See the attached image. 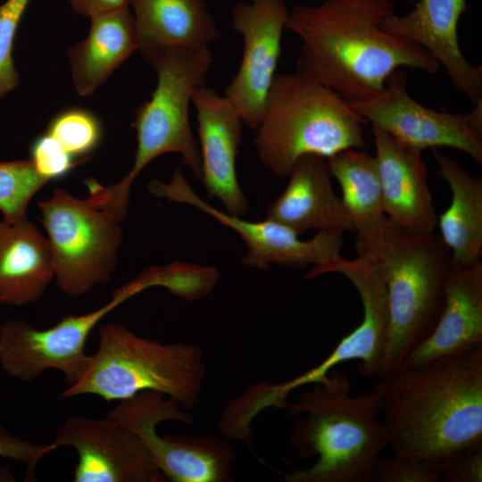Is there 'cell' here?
Listing matches in <instances>:
<instances>
[{"label": "cell", "mask_w": 482, "mask_h": 482, "mask_svg": "<svg viewBox=\"0 0 482 482\" xmlns=\"http://www.w3.org/2000/svg\"><path fill=\"white\" fill-rule=\"evenodd\" d=\"M393 0H325L288 11L286 29L302 41L297 72L349 103L371 97L400 68L435 73L436 60L417 44L383 29Z\"/></svg>", "instance_id": "cell-1"}, {"label": "cell", "mask_w": 482, "mask_h": 482, "mask_svg": "<svg viewBox=\"0 0 482 482\" xmlns=\"http://www.w3.org/2000/svg\"><path fill=\"white\" fill-rule=\"evenodd\" d=\"M381 415L396 456L438 465L482 447V347L378 378Z\"/></svg>", "instance_id": "cell-2"}, {"label": "cell", "mask_w": 482, "mask_h": 482, "mask_svg": "<svg viewBox=\"0 0 482 482\" xmlns=\"http://www.w3.org/2000/svg\"><path fill=\"white\" fill-rule=\"evenodd\" d=\"M287 403L289 415H303L293 427L290 445L302 459L316 458L304 470L284 475L285 482H371L375 463L389 446L378 417L382 399L373 386L351 395L346 376L336 368L320 382Z\"/></svg>", "instance_id": "cell-3"}, {"label": "cell", "mask_w": 482, "mask_h": 482, "mask_svg": "<svg viewBox=\"0 0 482 482\" xmlns=\"http://www.w3.org/2000/svg\"><path fill=\"white\" fill-rule=\"evenodd\" d=\"M156 71L157 83L149 100L135 111L132 126L137 132V150L129 172L117 184L102 187L86 180L88 203L119 221L127 215L130 187L137 175L158 156L178 153L183 163L200 180L202 163L198 142L189 122V106L195 89L205 85L212 54L205 47H166L141 54Z\"/></svg>", "instance_id": "cell-4"}, {"label": "cell", "mask_w": 482, "mask_h": 482, "mask_svg": "<svg viewBox=\"0 0 482 482\" xmlns=\"http://www.w3.org/2000/svg\"><path fill=\"white\" fill-rule=\"evenodd\" d=\"M355 247L357 254L378 259L386 286L389 327L381 378L401 369L435 328L445 304L451 251L435 231L406 229L388 219L375 237Z\"/></svg>", "instance_id": "cell-5"}, {"label": "cell", "mask_w": 482, "mask_h": 482, "mask_svg": "<svg viewBox=\"0 0 482 482\" xmlns=\"http://www.w3.org/2000/svg\"><path fill=\"white\" fill-rule=\"evenodd\" d=\"M366 121L349 102L297 71L277 73L253 143L264 166L287 177L298 159L366 147Z\"/></svg>", "instance_id": "cell-6"}, {"label": "cell", "mask_w": 482, "mask_h": 482, "mask_svg": "<svg viewBox=\"0 0 482 482\" xmlns=\"http://www.w3.org/2000/svg\"><path fill=\"white\" fill-rule=\"evenodd\" d=\"M97 351L62 398L97 395L122 401L154 391L176 401L182 409L196 406L206 377L202 349L191 343L163 344L138 336L120 322L99 328Z\"/></svg>", "instance_id": "cell-7"}, {"label": "cell", "mask_w": 482, "mask_h": 482, "mask_svg": "<svg viewBox=\"0 0 482 482\" xmlns=\"http://www.w3.org/2000/svg\"><path fill=\"white\" fill-rule=\"evenodd\" d=\"M52 251L58 287L71 297L106 282L116 268L122 239L119 220L87 199L56 188L38 204Z\"/></svg>", "instance_id": "cell-8"}, {"label": "cell", "mask_w": 482, "mask_h": 482, "mask_svg": "<svg viewBox=\"0 0 482 482\" xmlns=\"http://www.w3.org/2000/svg\"><path fill=\"white\" fill-rule=\"evenodd\" d=\"M136 432L161 472L173 482H227L237 459L235 449L214 436H160L156 425L174 420L195 424L194 417L163 394L145 391L119 401L107 414Z\"/></svg>", "instance_id": "cell-9"}, {"label": "cell", "mask_w": 482, "mask_h": 482, "mask_svg": "<svg viewBox=\"0 0 482 482\" xmlns=\"http://www.w3.org/2000/svg\"><path fill=\"white\" fill-rule=\"evenodd\" d=\"M327 273L341 274L353 284L362 301V320L320 363L294 378L270 384V395L278 403H286L288 395L302 386L323 381L337 365L349 361H359L358 370L363 376H378L389 327L387 292L380 262L370 253L357 254L353 260L339 255L313 266L305 278Z\"/></svg>", "instance_id": "cell-10"}, {"label": "cell", "mask_w": 482, "mask_h": 482, "mask_svg": "<svg viewBox=\"0 0 482 482\" xmlns=\"http://www.w3.org/2000/svg\"><path fill=\"white\" fill-rule=\"evenodd\" d=\"M408 75L396 70L386 79L378 94L349 103L371 126L396 141L422 152L451 147L482 163V99L470 112L453 113L428 108L414 100L407 90Z\"/></svg>", "instance_id": "cell-11"}, {"label": "cell", "mask_w": 482, "mask_h": 482, "mask_svg": "<svg viewBox=\"0 0 482 482\" xmlns=\"http://www.w3.org/2000/svg\"><path fill=\"white\" fill-rule=\"evenodd\" d=\"M136 289L126 284L115 290L100 308L80 315H69L45 329L25 320H11L0 326V366L12 378L29 382L43 372H62L68 386L83 374L89 355L85 352L88 336L96 324Z\"/></svg>", "instance_id": "cell-12"}, {"label": "cell", "mask_w": 482, "mask_h": 482, "mask_svg": "<svg viewBox=\"0 0 482 482\" xmlns=\"http://www.w3.org/2000/svg\"><path fill=\"white\" fill-rule=\"evenodd\" d=\"M148 190L157 197L192 205L236 231L246 246L242 259L246 266L260 270H267L270 264L293 268L319 266L341 255L343 232L319 230L312 238L302 240L297 233L272 220L249 221L222 212L197 195L179 168L168 183L150 181Z\"/></svg>", "instance_id": "cell-13"}, {"label": "cell", "mask_w": 482, "mask_h": 482, "mask_svg": "<svg viewBox=\"0 0 482 482\" xmlns=\"http://www.w3.org/2000/svg\"><path fill=\"white\" fill-rule=\"evenodd\" d=\"M288 11L284 0L238 2L231 11V26L242 36L244 48L224 96L250 129H256L260 124L277 74Z\"/></svg>", "instance_id": "cell-14"}, {"label": "cell", "mask_w": 482, "mask_h": 482, "mask_svg": "<svg viewBox=\"0 0 482 482\" xmlns=\"http://www.w3.org/2000/svg\"><path fill=\"white\" fill-rule=\"evenodd\" d=\"M53 444L56 449L76 450L75 482L167 481L143 439L110 416H71L57 430Z\"/></svg>", "instance_id": "cell-15"}, {"label": "cell", "mask_w": 482, "mask_h": 482, "mask_svg": "<svg viewBox=\"0 0 482 482\" xmlns=\"http://www.w3.org/2000/svg\"><path fill=\"white\" fill-rule=\"evenodd\" d=\"M192 104L199 137L200 181L208 195L224 205L226 212L242 217L249 212V202L239 186L236 169L243 120L224 96L205 85L195 89Z\"/></svg>", "instance_id": "cell-16"}, {"label": "cell", "mask_w": 482, "mask_h": 482, "mask_svg": "<svg viewBox=\"0 0 482 482\" xmlns=\"http://www.w3.org/2000/svg\"><path fill=\"white\" fill-rule=\"evenodd\" d=\"M466 9V0H419L406 14L388 16L383 29L428 51L474 105L482 99V66L470 63L460 47L458 24Z\"/></svg>", "instance_id": "cell-17"}, {"label": "cell", "mask_w": 482, "mask_h": 482, "mask_svg": "<svg viewBox=\"0 0 482 482\" xmlns=\"http://www.w3.org/2000/svg\"><path fill=\"white\" fill-rule=\"evenodd\" d=\"M482 347V262H450L445 304L430 335L406 357L415 367L467 355Z\"/></svg>", "instance_id": "cell-18"}, {"label": "cell", "mask_w": 482, "mask_h": 482, "mask_svg": "<svg viewBox=\"0 0 482 482\" xmlns=\"http://www.w3.org/2000/svg\"><path fill=\"white\" fill-rule=\"evenodd\" d=\"M383 210L395 225L414 231H435L437 215L422 152L371 126Z\"/></svg>", "instance_id": "cell-19"}, {"label": "cell", "mask_w": 482, "mask_h": 482, "mask_svg": "<svg viewBox=\"0 0 482 482\" xmlns=\"http://www.w3.org/2000/svg\"><path fill=\"white\" fill-rule=\"evenodd\" d=\"M282 194L271 203L266 218L299 236L309 229L354 233V225L334 192L328 160L307 154L293 166Z\"/></svg>", "instance_id": "cell-20"}, {"label": "cell", "mask_w": 482, "mask_h": 482, "mask_svg": "<svg viewBox=\"0 0 482 482\" xmlns=\"http://www.w3.org/2000/svg\"><path fill=\"white\" fill-rule=\"evenodd\" d=\"M54 278L48 238L27 219L0 220V303L12 306L34 303Z\"/></svg>", "instance_id": "cell-21"}, {"label": "cell", "mask_w": 482, "mask_h": 482, "mask_svg": "<svg viewBox=\"0 0 482 482\" xmlns=\"http://www.w3.org/2000/svg\"><path fill=\"white\" fill-rule=\"evenodd\" d=\"M141 54L166 47H205L220 31L205 0H129Z\"/></svg>", "instance_id": "cell-22"}, {"label": "cell", "mask_w": 482, "mask_h": 482, "mask_svg": "<svg viewBox=\"0 0 482 482\" xmlns=\"http://www.w3.org/2000/svg\"><path fill=\"white\" fill-rule=\"evenodd\" d=\"M90 21L87 37L67 52L73 86L81 96L93 94L139 47L129 7Z\"/></svg>", "instance_id": "cell-23"}, {"label": "cell", "mask_w": 482, "mask_h": 482, "mask_svg": "<svg viewBox=\"0 0 482 482\" xmlns=\"http://www.w3.org/2000/svg\"><path fill=\"white\" fill-rule=\"evenodd\" d=\"M439 176L451 192L449 207L437 219L440 237L451 251V262L469 264L482 255V179L451 157L433 149Z\"/></svg>", "instance_id": "cell-24"}, {"label": "cell", "mask_w": 482, "mask_h": 482, "mask_svg": "<svg viewBox=\"0 0 482 482\" xmlns=\"http://www.w3.org/2000/svg\"><path fill=\"white\" fill-rule=\"evenodd\" d=\"M327 160L332 177L341 187V199L354 225L356 242L372 238L387 219L383 210L375 155L352 148Z\"/></svg>", "instance_id": "cell-25"}, {"label": "cell", "mask_w": 482, "mask_h": 482, "mask_svg": "<svg viewBox=\"0 0 482 482\" xmlns=\"http://www.w3.org/2000/svg\"><path fill=\"white\" fill-rule=\"evenodd\" d=\"M49 181L37 172L30 159L0 162V211L4 220H26L29 201Z\"/></svg>", "instance_id": "cell-26"}, {"label": "cell", "mask_w": 482, "mask_h": 482, "mask_svg": "<svg viewBox=\"0 0 482 482\" xmlns=\"http://www.w3.org/2000/svg\"><path fill=\"white\" fill-rule=\"evenodd\" d=\"M46 132L71 155L82 158L98 146L103 136L102 125L96 116L81 108L68 109L57 114Z\"/></svg>", "instance_id": "cell-27"}, {"label": "cell", "mask_w": 482, "mask_h": 482, "mask_svg": "<svg viewBox=\"0 0 482 482\" xmlns=\"http://www.w3.org/2000/svg\"><path fill=\"white\" fill-rule=\"evenodd\" d=\"M217 279L218 272L214 268L174 262L162 267L148 268L134 280L143 290L161 286L174 295L196 299L212 290L204 285L197 284V280L216 282Z\"/></svg>", "instance_id": "cell-28"}, {"label": "cell", "mask_w": 482, "mask_h": 482, "mask_svg": "<svg viewBox=\"0 0 482 482\" xmlns=\"http://www.w3.org/2000/svg\"><path fill=\"white\" fill-rule=\"evenodd\" d=\"M30 0H6L0 4V97L20 82L13 59L15 34Z\"/></svg>", "instance_id": "cell-29"}, {"label": "cell", "mask_w": 482, "mask_h": 482, "mask_svg": "<svg viewBox=\"0 0 482 482\" xmlns=\"http://www.w3.org/2000/svg\"><path fill=\"white\" fill-rule=\"evenodd\" d=\"M442 478L434 463L405 456L378 457L371 482H437Z\"/></svg>", "instance_id": "cell-30"}, {"label": "cell", "mask_w": 482, "mask_h": 482, "mask_svg": "<svg viewBox=\"0 0 482 482\" xmlns=\"http://www.w3.org/2000/svg\"><path fill=\"white\" fill-rule=\"evenodd\" d=\"M63 146L47 132L37 137L30 147V160L37 172L48 180L67 175L79 162H74Z\"/></svg>", "instance_id": "cell-31"}, {"label": "cell", "mask_w": 482, "mask_h": 482, "mask_svg": "<svg viewBox=\"0 0 482 482\" xmlns=\"http://www.w3.org/2000/svg\"><path fill=\"white\" fill-rule=\"evenodd\" d=\"M56 450L52 443L37 444L22 439L0 426V457L26 465V478L34 480L36 468L47 454Z\"/></svg>", "instance_id": "cell-32"}, {"label": "cell", "mask_w": 482, "mask_h": 482, "mask_svg": "<svg viewBox=\"0 0 482 482\" xmlns=\"http://www.w3.org/2000/svg\"><path fill=\"white\" fill-rule=\"evenodd\" d=\"M442 476L453 482L482 481V447L445 459L437 465Z\"/></svg>", "instance_id": "cell-33"}, {"label": "cell", "mask_w": 482, "mask_h": 482, "mask_svg": "<svg viewBox=\"0 0 482 482\" xmlns=\"http://www.w3.org/2000/svg\"><path fill=\"white\" fill-rule=\"evenodd\" d=\"M72 10L88 19L129 7V0H68Z\"/></svg>", "instance_id": "cell-34"}, {"label": "cell", "mask_w": 482, "mask_h": 482, "mask_svg": "<svg viewBox=\"0 0 482 482\" xmlns=\"http://www.w3.org/2000/svg\"><path fill=\"white\" fill-rule=\"evenodd\" d=\"M414 0H411V2H413Z\"/></svg>", "instance_id": "cell-35"}]
</instances>
